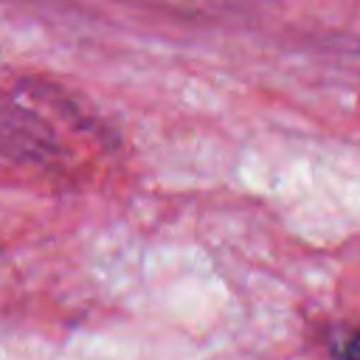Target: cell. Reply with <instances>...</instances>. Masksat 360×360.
I'll list each match as a JSON object with an SVG mask.
<instances>
[{
    "instance_id": "1",
    "label": "cell",
    "mask_w": 360,
    "mask_h": 360,
    "mask_svg": "<svg viewBox=\"0 0 360 360\" xmlns=\"http://www.w3.org/2000/svg\"><path fill=\"white\" fill-rule=\"evenodd\" d=\"M332 354H335L338 360H360V326L352 329V332H346V335L335 343Z\"/></svg>"
}]
</instances>
